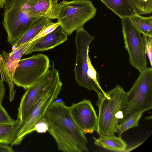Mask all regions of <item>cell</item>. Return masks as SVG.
Listing matches in <instances>:
<instances>
[{
    "label": "cell",
    "mask_w": 152,
    "mask_h": 152,
    "mask_svg": "<svg viewBox=\"0 0 152 152\" xmlns=\"http://www.w3.org/2000/svg\"><path fill=\"white\" fill-rule=\"evenodd\" d=\"M45 117L48 131L55 140L58 150L65 152L88 151V141L70 114L69 107L63 101H53Z\"/></svg>",
    "instance_id": "cell-1"
},
{
    "label": "cell",
    "mask_w": 152,
    "mask_h": 152,
    "mask_svg": "<svg viewBox=\"0 0 152 152\" xmlns=\"http://www.w3.org/2000/svg\"><path fill=\"white\" fill-rule=\"evenodd\" d=\"M57 0H6L4 6V18L10 25L22 27L34 19L47 17L56 18Z\"/></svg>",
    "instance_id": "cell-2"
},
{
    "label": "cell",
    "mask_w": 152,
    "mask_h": 152,
    "mask_svg": "<svg viewBox=\"0 0 152 152\" xmlns=\"http://www.w3.org/2000/svg\"><path fill=\"white\" fill-rule=\"evenodd\" d=\"M98 94L96 105L99 109L97 134L100 136L115 135L119 123L116 114L124 105L126 92L119 85L113 89Z\"/></svg>",
    "instance_id": "cell-3"
},
{
    "label": "cell",
    "mask_w": 152,
    "mask_h": 152,
    "mask_svg": "<svg viewBox=\"0 0 152 152\" xmlns=\"http://www.w3.org/2000/svg\"><path fill=\"white\" fill-rule=\"evenodd\" d=\"M96 9L89 0H63L58 4L56 19L68 36L83 27L84 24L96 16Z\"/></svg>",
    "instance_id": "cell-4"
},
{
    "label": "cell",
    "mask_w": 152,
    "mask_h": 152,
    "mask_svg": "<svg viewBox=\"0 0 152 152\" xmlns=\"http://www.w3.org/2000/svg\"><path fill=\"white\" fill-rule=\"evenodd\" d=\"M152 108V69L146 67L140 73L133 86L126 92L121 110L122 122L131 115L150 110Z\"/></svg>",
    "instance_id": "cell-5"
},
{
    "label": "cell",
    "mask_w": 152,
    "mask_h": 152,
    "mask_svg": "<svg viewBox=\"0 0 152 152\" xmlns=\"http://www.w3.org/2000/svg\"><path fill=\"white\" fill-rule=\"evenodd\" d=\"M62 85L59 77L40 97L26 119L20 124L11 146L20 144L26 136L34 131L36 124L45 117L47 109L50 103L57 98Z\"/></svg>",
    "instance_id": "cell-6"
},
{
    "label": "cell",
    "mask_w": 152,
    "mask_h": 152,
    "mask_svg": "<svg viewBox=\"0 0 152 152\" xmlns=\"http://www.w3.org/2000/svg\"><path fill=\"white\" fill-rule=\"evenodd\" d=\"M76 31L75 40L76 56L73 69L75 79L79 86L90 91L93 90L97 94L104 92L101 87L90 79L87 75V55L89 51V45L95 38L86 31L83 27Z\"/></svg>",
    "instance_id": "cell-7"
},
{
    "label": "cell",
    "mask_w": 152,
    "mask_h": 152,
    "mask_svg": "<svg viewBox=\"0 0 152 152\" xmlns=\"http://www.w3.org/2000/svg\"><path fill=\"white\" fill-rule=\"evenodd\" d=\"M49 57L41 53L20 60L15 71V84L26 90L44 75L50 67Z\"/></svg>",
    "instance_id": "cell-8"
},
{
    "label": "cell",
    "mask_w": 152,
    "mask_h": 152,
    "mask_svg": "<svg viewBox=\"0 0 152 152\" xmlns=\"http://www.w3.org/2000/svg\"><path fill=\"white\" fill-rule=\"evenodd\" d=\"M125 47L131 65L141 72L147 67L146 54L141 33L129 18H121Z\"/></svg>",
    "instance_id": "cell-9"
},
{
    "label": "cell",
    "mask_w": 152,
    "mask_h": 152,
    "mask_svg": "<svg viewBox=\"0 0 152 152\" xmlns=\"http://www.w3.org/2000/svg\"><path fill=\"white\" fill-rule=\"evenodd\" d=\"M45 74L34 84L29 87L23 95L18 108L17 119L24 122L31 112L34 106L42 95L59 76L54 63Z\"/></svg>",
    "instance_id": "cell-10"
},
{
    "label": "cell",
    "mask_w": 152,
    "mask_h": 152,
    "mask_svg": "<svg viewBox=\"0 0 152 152\" xmlns=\"http://www.w3.org/2000/svg\"><path fill=\"white\" fill-rule=\"evenodd\" d=\"M31 42L21 45L8 53L2 51L0 53V74L1 79L7 83L9 88L10 102L14 99L16 91L13 80L14 73L18 63Z\"/></svg>",
    "instance_id": "cell-11"
},
{
    "label": "cell",
    "mask_w": 152,
    "mask_h": 152,
    "mask_svg": "<svg viewBox=\"0 0 152 152\" xmlns=\"http://www.w3.org/2000/svg\"><path fill=\"white\" fill-rule=\"evenodd\" d=\"M69 107L73 120L84 134H91L97 131L98 117L90 100L85 99Z\"/></svg>",
    "instance_id": "cell-12"
},
{
    "label": "cell",
    "mask_w": 152,
    "mask_h": 152,
    "mask_svg": "<svg viewBox=\"0 0 152 152\" xmlns=\"http://www.w3.org/2000/svg\"><path fill=\"white\" fill-rule=\"evenodd\" d=\"M68 36L59 25L51 33L31 42L24 55L52 49L67 41Z\"/></svg>",
    "instance_id": "cell-13"
},
{
    "label": "cell",
    "mask_w": 152,
    "mask_h": 152,
    "mask_svg": "<svg viewBox=\"0 0 152 152\" xmlns=\"http://www.w3.org/2000/svg\"><path fill=\"white\" fill-rule=\"evenodd\" d=\"M52 22L51 19L47 17L37 18L29 28L12 45V48L15 49L21 45L31 42L45 26Z\"/></svg>",
    "instance_id": "cell-14"
},
{
    "label": "cell",
    "mask_w": 152,
    "mask_h": 152,
    "mask_svg": "<svg viewBox=\"0 0 152 152\" xmlns=\"http://www.w3.org/2000/svg\"><path fill=\"white\" fill-rule=\"evenodd\" d=\"M121 18L137 13L129 0H100Z\"/></svg>",
    "instance_id": "cell-15"
},
{
    "label": "cell",
    "mask_w": 152,
    "mask_h": 152,
    "mask_svg": "<svg viewBox=\"0 0 152 152\" xmlns=\"http://www.w3.org/2000/svg\"><path fill=\"white\" fill-rule=\"evenodd\" d=\"M95 144L106 149L115 151H124L127 144L121 137L113 136H100L98 138L93 137Z\"/></svg>",
    "instance_id": "cell-16"
},
{
    "label": "cell",
    "mask_w": 152,
    "mask_h": 152,
    "mask_svg": "<svg viewBox=\"0 0 152 152\" xmlns=\"http://www.w3.org/2000/svg\"><path fill=\"white\" fill-rule=\"evenodd\" d=\"M20 124V121L17 119L0 124V144L11 146Z\"/></svg>",
    "instance_id": "cell-17"
},
{
    "label": "cell",
    "mask_w": 152,
    "mask_h": 152,
    "mask_svg": "<svg viewBox=\"0 0 152 152\" xmlns=\"http://www.w3.org/2000/svg\"><path fill=\"white\" fill-rule=\"evenodd\" d=\"M142 34L152 37V17H144L137 13L129 18Z\"/></svg>",
    "instance_id": "cell-18"
},
{
    "label": "cell",
    "mask_w": 152,
    "mask_h": 152,
    "mask_svg": "<svg viewBox=\"0 0 152 152\" xmlns=\"http://www.w3.org/2000/svg\"><path fill=\"white\" fill-rule=\"evenodd\" d=\"M143 113L139 112L132 114L120 123L115 129V132L117 133L119 137H121L122 134L127 130L137 126Z\"/></svg>",
    "instance_id": "cell-19"
},
{
    "label": "cell",
    "mask_w": 152,
    "mask_h": 152,
    "mask_svg": "<svg viewBox=\"0 0 152 152\" xmlns=\"http://www.w3.org/2000/svg\"><path fill=\"white\" fill-rule=\"evenodd\" d=\"M138 14H146L152 12V0H129Z\"/></svg>",
    "instance_id": "cell-20"
},
{
    "label": "cell",
    "mask_w": 152,
    "mask_h": 152,
    "mask_svg": "<svg viewBox=\"0 0 152 152\" xmlns=\"http://www.w3.org/2000/svg\"><path fill=\"white\" fill-rule=\"evenodd\" d=\"M88 69L87 75L88 77L93 80L97 85L101 86L99 83V78L97 73L93 66L89 56V52L87 55Z\"/></svg>",
    "instance_id": "cell-21"
},
{
    "label": "cell",
    "mask_w": 152,
    "mask_h": 152,
    "mask_svg": "<svg viewBox=\"0 0 152 152\" xmlns=\"http://www.w3.org/2000/svg\"><path fill=\"white\" fill-rule=\"evenodd\" d=\"M145 51L148 56L150 65L152 66V37L143 34Z\"/></svg>",
    "instance_id": "cell-22"
},
{
    "label": "cell",
    "mask_w": 152,
    "mask_h": 152,
    "mask_svg": "<svg viewBox=\"0 0 152 152\" xmlns=\"http://www.w3.org/2000/svg\"><path fill=\"white\" fill-rule=\"evenodd\" d=\"M60 25V23L57 21L56 23L52 22L48 24L42 29L31 42L51 33Z\"/></svg>",
    "instance_id": "cell-23"
},
{
    "label": "cell",
    "mask_w": 152,
    "mask_h": 152,
    "mask_svg": "<svg viewBox=\"0 0 152 152\" xmlns=\"http://www.w3.org/2000/svg\"><path fill=\"white\" fill-rule=\"evenodd\" d=\"M48 122L44 117L41 119L36 124L34 131L38 133H45L48 131Z\"/></svg>",
    "instance_id": "cell-24"
},
{
    "label": "cell",
    "mask_w": 152,
    "mask_h": 152,
    "mask_svg": "<svg viewBox=\"0 0 152 152\" xmlns=\"http://www.w3.org/2000/svg\"><path fill=\"white\" fill-rule=\"evenodd\" d=\"M13 120L0 104V124L10 122Z\"/></svg>",
    "instance_id": "cell-25"
},
{
    "label": "cell",
    "mask_w": 152,
    "mask_h": 152,
    "mask_svg": "<svg viewBox=\"0 0 152 152\" xmlns=\"http://www.w3.org/2000/svg\"><path fill=\"white\" fill-rule=\"evenodd\" d=\"M5 87L3 81L0 78V104H1L5 93Z\"/></svg>",
    "instance_id": "cell-26"
},
{
    "label": "cell",
    "mask_w": 152,
    "mask_h": 152,
    "mask_svg": "<svg viewBox=\"0 0 152 152\" xmlns=\"http://www.w3.org/2000/svg\"><path fill=\"white\" fill-rule=\"evenodd\" d=\"M14 151L11 146L0 144V152H13Z\"/></svg>",
    "instance_id": "cell-27"
},
{
    "label": "cell",
    "mask_w": 152,
    "mask_h": 152,
    "mask_svg": "<svg viewBox=\"0 0 152 152\" xmlns=\"http://www.w3.org/2000/svg\"><path fill=\"white\" fill-rule=\"evenodd\" d=\"M57 0V1H58V0Z\"/></svg>",
    "instance_id": "cell-28"
}]
</instances>
